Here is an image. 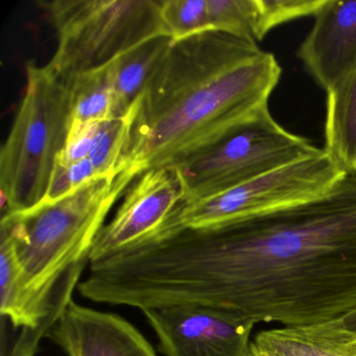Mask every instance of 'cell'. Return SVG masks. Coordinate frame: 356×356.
I'll use <instances>...</instances> for the list:
<instances>
[{
  "mask_svg": "<svg viewBox=\"0 0 356 356\" xmlns=\"http://www.w3.org/2000/svg\"><path fill=\"white\" fill-rule=\"evenodd\" d=\"M47 337L67 356H157L153 346L130 322L74 300Z\"/></svg>",
  "mask_w": 356,
  "mask_h": 356,
  "instance_id": "obj_11",
  "label": "cell"
},
{
  "mask_svg": "<svg viewBox=\"0 0 356 356\" xmlns=\"http://www.w3.org/2000/svg\"><path fill=\"white\" fill-rule=\"evenodd\" d=\"M298 57L328 92L356 70V0H325Z\"/></svg>",
  "mask_w": 356,
  "mask_h": 356,
  "instance_id": "obj_10",
  "label": "cell"
},
{
  "mask_svg": "<svg viewBox=\"0 0 356 356\" xmlns=\"http://www.w3.org/2000/svg\"><path fill=\"white\" fill-rule=\"evenodd\" d=\"M70 83L72 122H102L118 118L108 65L78 74Z\"/></svg>",
  "mask_w": 356,
  "mask_h": 356,
  "instance_id": "obj_15",
  "label": "cell"
},
{
  "mask_svg": "<svg viewBox=\"0 0 356 356\" xmlns=\"http://www.w3.org/2000/svg\"><path fill=\"white\" fill-rule=\"evenodd\" d=\"M211 31L256 41L258 0H207Z\"/></svg>",
  "mask_w": 356,
  "mask_h": 356,
  "instance_id": "obj_17",
  "label": "cell"
},
{
  "mask_svg": "<svg viewBox=\"0 0 356 356\" xmlns=\"http://www.w3.org/2000/svg\"><path fill=\"white\" fill-rule=\"evenodd\" d=\"M172 43V37H156L108 64L115 97L116 116L126 114L139 99Z\"/></svg>",
  "mask_w": 356,
  "mask_h": 356,
  "instance_id": "obj_14",
  "label": "cell"
},
{
  "mask_svg": "<svg viewBox=\"0 0 356 356\" xmlns=\"http://www.w3.org/2000/svg\"><path fill=\"white\" fill-rule=\"evenodd\" d=\"M161 14L174 42L211 31L207 0H162Z\"/></svg>",
  "mask_w": 356,
  "mask_h": 356,
  "instance_id": "obj_18",
  "label": "cell"
},
{
  "mask_svg": "<svg viewBox=\"0 0 356 356\" xmlns=\"http://www.w3.org/2000/svg\"><path fill=\"white\" fill-rule=\"evenodd\" d=\"M321 149L309 139L283 128L266 106L222 140L176 168L185 201H191L224 193Z\"/></svg>",
  "mask_w": 356,
  "mask_h": 356,
  "instance_id": "obj_7",
  "label": "cell"
},
{
  "mask_svg": "<svg viewBox=\"0 0 356 356\" xmlns=\"http://www.w3.org/2000/svg\"><path fill=\"white\" fill-rule=\"evenodd\" d=\"M138 99L124 115L105 120L99 124L88 156L99 176L111 174L124 165L122 162L130 145Z\"/></svg>",
  "mask_w": 356,
  "mask_h": 356,
  "instance_id": "obj_16",
  "label": "cell"
},
{
  "mask_svg": "<svg viewBox=\"0 0 356 356\" xmlns=\"http://www.w3.org/2000/svg\"><path fill=\"white\" fill-rule=\"evenodd\" d=\"M184 200L178 168L143 172L129 187L113 218L97 235L90 264L149 238Z\"/></svg>",
  "mask_w": 356,
  "mask_h": 356,
  "instance_id": "obj_9",
  "label": "cell"
},
{
  "mask_svg": "<svg viewBox=\"0 0 356 356\" xmlns=\"http://www.w3.org/2000/svg\"><path fill=\"white\" fill-rule=\"evenodd\" d=\"M99 176L97 168L89 158L68 166L55 164L49 188L40 204L53 203L63 199Z\"/></svg>",
  "mask_w": 356,
  "mask_h": 356,
  "instance_id": "obj_20",
  "label": "cell"
},
{
  "mask_svg": "<svg viewBox=\"0 0 356 356\" xmlns=\"http://www.w3.org/2000/svg\"><path fill=\"white\" fill-rule=\"evenodd\" d=\"M281 74L250 39L208 31L172 41L139 97L122 163L141 176L193 159L268 106Z\"/></svg>",
  "mask_w": 356,
  "mask_h": 356,
  "instance_id": "obj_2",
  "label": "cell"
},
{
  "mask_svg": "<svg viewBox=\"0 0 356 356\" xmlns=\"http://www.w3.org/2000/svg\"><path fill=\"white\" fill-rule=\"evenodd\" d=\"M251 356H277L275 354L270 353V352L264 351V350L259 349L254 345L253 341L251 343Z\"/></svg>",
  "mask_w": 356,
  "mask_h": 356,
  "instance_id": "obj_23",
  "label": "cell"
},
{
  "mask_svg": "<svg viewBox=\"0 0 356 356\" xmlns=\"http://www.w3.org/2000/svg\"><path fill=\"white\" fill-rule=\"evenodd\" d=\"M341 322L346 329L356 335V312H352L349 316L341 318Z\"/></svg>",
  "mask_w": 356,
  "mask_h": 356,
  "instance_id": "obj_22",
  "label": "cell"
},
{
  "mask_svg": "<svg viewBox=\"0 0 356 356\" xmlns=\"http://www.w3.org/2000/svg\"><path fill=\"white\" fill-rule=\"evenodd\" d=\"M253 343L277 356H356V335L341 320L261 331Z\"/></svg>",
  "mask_w": 356,
  "mask_h": 356,
  "instance_id": "obj_12",
  "label": "cell"
},
{
  "mask_svg": "<svg viewBox=\"0 0 356 356\" xmlns=\"http://www.w3.org/2000/svg\"><path fill=\"white\" fill-rule=\"evenodd\" d=\"M324 3L325 0H258L256 41L262 40L281 24L314 16Z\"/></svg>",
  "mask_w": 356,
  "mask_h": 356,
  "instance_id": "obj_19",
  "label": "cell"
},
{
  "mask_svg": "<svg viewBox=\"0 0 356 356\" xmlns=\"http://www.w3.org/2000/svg\"><path fill=\"white\" fill-rule=\"evenodd\" d=\"M138 177L124 164L63 199L1 218L0 237L19 266L18 280L3 295L16 329L37 343L47 337L72 301L108 214Z\"/></svg>",
  "mask_w": 356,
  "mask_h": 356,
  "instance_id": "obj_3",
  "label": "cell"
},
{
  "mask_svg": "<svg viewBox=\"0 0 356 356\" xmlns=\"http://www.w3.org/2000/svg\"><path fill=\"white\" fill-rule=\"evenodd\" d=\"M26 70L24 97L0 151L1 218L44 199L72 124L70 83L34 61Z\"/></svg>",
  "mask_w": 356,
  "mask_h": 356,
  "instance_id": "obj_4",
  "label": "cell"
},
{
  "mask_svg": "<svg viewBox=\"0 0 356 356\" xmlns=\"http://www.w3.org/2000/svg\"><path fill=\"white\" fill-rule=\"evenodd\" d=\"M165 356H251L255 323L226 310L193 304L141 310Z\"/></svg>",
  "mask_w": 356,
  "mask_h": 356,
  "instance_id": "obj_8",
  "label": "cell"
},
{
  "mask_svg": "<svg viewBox=\"0 0 356 356\" xmlns=\"http://www.w3.org/2000/svg\"><path fill=\"white\" fill-rule=\"evenodd\" d=\"M346 175L322 149L218 195L184 200L163 226L145 241L184 229L210 228L305 203L328 193Z\"/></svg>",
  "mask_w": 356,
  "mask_h": 356,
  "instance_id": "obj_6",
  "label": "cell"
},
{
  "mask_svg": "<svg viewBox=\"0 0 356 356\" xmlns=\"http://www.w3.org/2000/svg\"><path fill=\"white\" fill-rule=\"evenodd\" d=\"M99 124V122H72L65 145L58 155L56 164L68 166L88 158Z\"/></svg>",
  "mask_w": 356,
  "mask_h": 356,
  "instance_id": "obj_21",
  "label": "cell"
},
{
  "mask_svg": "<svg viewBox=\"0 0 356 356\" xmlns=\"http://www.w3.org/2000/svg\"><path fill=\"white\" fill-rule=\"evenodd\" d=\"M120 305L193 304L283 327L356 312V175L270 213L184 229L112 259Z\"/></svg>",
  "mask_w": 356,
  "mask_h": 356,
  "instance_id": "obj_1",
  "label": "cell"
},
{
  "mask_svg": "<svg viewBox=\"0 0 356 356\" xmlns=\"http://www.w3.org/2000/svg\"><path fill=\"white\" fill-rule=\"evenodd\" d=\"M323 149L347 175H356V70L326 93Z\"/></svg>",
  "mask_w": 356,
  "mask_h": 356,
  "instance_id": "obj_13",
  "label": "cell"
},
{
  "mask_svg": "<svg viewBox=\"0 0 356 356\" xmlns=\"http://www.w3.org/2000/svg\"><path fill=\"white\" fill-rule=\"evenodd\" d=\"M161 3L162 0H39L37 5L58 37L47 67L70 82L151 39L170 36Z\"/></svg>",
  "mask_w": 356,
  "mask_h": 356,
  "instance_id": "obj_5",
  "label": "cell"
}]
</instances>
